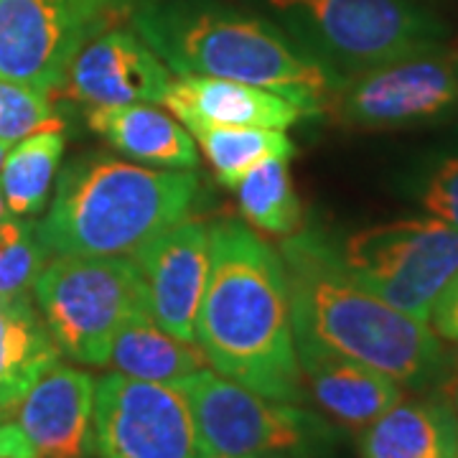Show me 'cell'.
<instances>
[{"label": "cell", "instance_id": "3", "mask_svg": "<svg viewBox=\"0 0 458 458\" xmlns=\"http://www.w3.org/2000/svg\"><path fill=\"white\" fill-rule=\"evenodd\" d=\"M132 31L174 74L245 82L327 113L342 82L270 18L222 0H138Z\"/></svg>", "mask_w": 458, "mask_h": 458}, {"label": "cell", "instance_id": "26", "mask_svg": "<svg viewBox=\"0 0 458 458\" xmlns=\"http://www.w3.org/2000/svg\"><path fill=\"white\" fill-rule=\"evenodd\" d=\"M420 201L430 216L458 232V156L436 165L420 186Z\"/></svg>", "mask_w": 458, "mask_h": 458}, {"label": "cell", "instance_id": "10", "mask_svg": "<svg viewBox=\"0 0 458 458\" xmlns=\"http://www.w3.org/2000/svg\"><path fill=\"white\" fill-rule=\"evenodd\" d=\"M95 458H209L176 385L110 372L95 387Z\"/></svg>", "mask_w": 458, "mask_h": 458}, {"label": "cell", "instance_id": "9", "mask_svg": "<svg viewBox=\"0 0 458 458\" xmlns=\"http://www.w3.org/2000/svg\"><path fill=\"white\" fill-rule=\"evenodd\" d=\"M328 110L360 131H400L458 110V51L430 47L342 77Z\"/></svg>", "mask_w": 458, "mask_h": 458}, {"label": "cell", "instance_id": "17", "mask_svg": "<svg viewBox=\"0 0 458 458\" xmlns=\"http://www.w3.org/2000/svg\"><path fill=\"white\" fill-rule=\"evenodd\" d=\"M361 458H458V410L428 394L400 400L361 430Z\"/></svg>", "mask_w": 458, "mask_h": 458}, {"label": "cell", "instance_id": "29", "mask_svg": "<svg viewBox=\"0 0 458 458\" xmlns=\"http://www.w3.org/2000/svg\"><path fill=\"white\" fill-rule=\"evenodd\" d=\"M92 3H95L99 11L114 23V21H120V18H131L132 5H135L138 0H92Z\"/></svg>", "mask_w": 458, "mask_h": 458}, {"label": "cell", "instance_id": "6", "mask_svg": "<svg viewBox=\"0 0 458 458\" xmlns=\"http://www.w3.org/2000/svg\"><path fill=\"white\" fill-rule=\"evenodd\" d=\"M33 298L62 357L107 367L117 328L148 313V288L125 255H56L33 280Z\"/></svg>", "mask_w": 458, "mask_h": 458}, {"label": "cell", "instance_id": "23", "mask_svg": "<svg viewBox=\"0 0 458 458\" xmlns=\"http://www.w3.org/2000/svg\"><path fill=\"white\" fill-rule=\"evenodd\" d=\"M240 212L252 227L291 237L301 227V201L291 181L288 158H265L234 186Z\"/></svg>", "mask_w": 458, "mask_h": 458}, {"label": "cell", "instance_id": "28", "mask_svg": "<svg viewBox=\"0 0 458 458\" xmlns=\"http://www.w3.org/2000/svg\"><path fill=\"white\" fill-rule=\"evenodd\" d=\"M0 454L11 458H26V448L18 438L16 426L11 423L8 412H3V410H0Z\"/></svg>", "mask_w": 458, "mask_h": 458}, {"label": "cell", "instance_id": "31", "mask_svg": "<svg viewBox=\"0 0 458 458\" xmlns=\"http://www.w3.org/2000/svg\"><path fill=\"white\" fill-rule=\"evenodd\" d=\"M260 458H303V456H291V454H267V456Z\"/></svg>", "mask_w": 458, "mask_h": 458}, {"label": "cell", "instance_id": "20", "mask_svg": "<svg viewBox=\"0 0 458 458\" xmlns=\"http://www.w3.org/2000/svg\"><path fill=\"white\" fill-rule=\"evenodd\" d=\"M107 367L146 382L179 385L181 379L209 367L197 344H186L158 327L150 313H135L117 328Z\"/></svg>", "mask_w": 458, "mask_h": 458}, {"label": "cell", "instance_id": "13", "mask_svg": "<svg viewBox=\"0 0 458 458\" xmlns=\"http://www.w3.org/2000/svg\"><path fill=\"white\" fill-rule=\"evenodd\" d=\"M98 379L72 364H54L8 410L26 458H95Z\"/></svg>", "mask_w": 458, "mask_h": 458}, {"label": "cell", "instance_id": "32", "mask_svg": "<svg viewBox=\"0 0 458 458\" xmlns=\"http://www.w3.org/2000/svg\"><path fill=\"white\" fill-rule=\"evenodd\" d=\"M5 153H8V146H0V165H3V158H5Z\"/></svg>", "mask_w": 458, "mask_h": 458}, {"label": "cell", "instance_id": "4", "mask_svg": "<svg viewBox=\"0 0 458 458\" xmlns=\"http://www.w3.org/2000/svg\"><path fill=\"white\" fill-rule=\"evenodd\" d=\"M197 194L194 171L84 153L62 168L38 234L51 255H132L186 219Z\"/></svg>", "mask_w": 458, "mask_h": 458}, {"label": "cell", "instance_id": "19", "mask_svg": "<svg viewBox=\"0 0 458 458\" xmlns=\"http://www.w3.org/2000/svg\"><path fill=\"white\" fill-rule=\"evenodd\" d=\"M62 352L26 293L0 295V410L16 405Z\"/></svg>", "mask_w": 458, "mask_h": 458}, {"label": "cell", "instance_id": "15", "mask_svg": "<svg viewBox=\"0 0 458 458\" xmlns=\"http://www.w3.org/2000/svg\"><path fill=\"white\" fill-rule=\"evenodd\" d=\"M164 105L186 128L219 125L288 131L295 123L311 117L309 110L278 92L201 74H176Z\"/></svg>", "mask_w": 458, "mask_h": 458}, {"label": "cell", "instance_id": "7", "mask_svg": "<svg viewBox=\"0 0 458 458\" xmlns=\"http://www.w3.org/2000/svg\"><path fill=\"white\" fill-rule=\"evenodd\" d=\"M209 458H260L267 454L318 458L336 443L327 418L295 403H280L232 382L212 367L181 379Z\"/></svg>", "mask_w": 458, "mask_h": 458}, {"label": "cell", "instance_id": "21", "mask_svg": "<svg viewBox=\"0 0 458 458\" xmlns=\"http://www.w3.org/2000/svg\"><path fill=\"white\" fill-rule=\"evenodd\" d=\"M62 156V131L33 132L5 153L0 165V194L5 199L8 212L33 219L47 209Z\"/></svg>", "mask_w": 458, "mask_h": 458}, {"label": "cell", "instance_id": "8", "mask_svg": "<svg viewBox=\"0 0 458 458\" xmlns=\"http://www.w3.org/2000/svg\"><path fill=\"white\" fill-rule=\"evenodd\" d=\"M342 258L367 291L430 324L438 298L458 276V232L436 216L397 219L354 232Z\"/></svg>", "mask_w": 458, "mask_h": 458}, {"label": "cell", "instance_id": "11", "mask_svg": "<svg viewBox=\"0 0 458 458\" xmlns=\"http://www.w3.org/2000/svg\"><path fill=\"white\" fill-rule=\"evenodd\" d=\"M110 26L92 0H0V82L62 92L74 56Z\"/></svg>", "mask_w": 458, "mask_h": 458}, {"label": "cell", "instance_id": "14", "mask_svg": "<svg viewBox=\"0 0 458 458\" xmlns=\"http://www.w3.org/2000/svg\"><path fill=\"white\" fill-rule=\"evenodd\" d=\"M171 69L135 31L105 29L84 44L66 72V98L89 107L164 102Z\"/></svg>", "mask_w": 458, "mask_h": 458}, {"label": "cell", "instance_id": "1", "mask_svg": "<svg viewBox=\"0 0 458 458\" xmlns=\"http://www.w3.org/2000/svg\"><path fill=\"white\" fill-rule=\"evenodd\" d=\"M197 346L214 372L280 403L309 400L280 252L234 219L209 225Z\"/></svg>", "mask_w": 458, "mask_h": 458}, {"label": "cell", "instance_id": "33", "mask_svg": "<svg viewBox=\"0 0 458 458\" xmlns=\"http://www.w3.org/2000/svg\"><path fill=\"white\" fill-rule=\"evenodd\" d=\"M454 405H456V410H458V394H456V400H454Z\"/></svg>", "mask_w": 458, "mask_h": 458}, {"label": "cell", "instance_id": "5", "mask_svg": "<svg viewBox=\"0 0 458 458\" xmlns=\"http://www.w3.org/2000/svg\"><path fill=\"white\" fill-rule=\"evenodd\" d=\"M303 51L349 77L445 41L448 26L415 0H258Z\"/></svg>", "mask_w": 458, "mask_h": 458}, {"label": "cell", "instance_id": "25", "mask_svg": "<svg viewBox=\"0 0 458 458\" xmlns=\"http://www.w3.org/2000/svg\"><path fill=\"white\" fill-rule=\"evenodd\" d=\"M49 98L23 84L0 82V146H16L38 131H64Z\"/></svg>", "mask_w": 458, "mask_h": 458}, {"label": "cell", "instance_id": "24", "mask_svg": "<svg viewBox=\"0 0 458 458\" xmlns=\"http://www.w3.org/2000/svg\"><path fill=\"white\" fill-rule=\"evenodd\" d=\"M49 255L38 222L8 214L0 222V295L23 293L38 278Z\"/></svg>", "mask_w": 458, "mask_h": 458}, {"label": "cell", "instance_id": "16", "mask_svg": "<svg viewBox=\"0 0 458 458\" xmlns=\"http://www.w3.org/2000/svg\"><path fill=\"white\" fill-rule=\"evenodd\" d=\"M309 400L327 418L364 430L405 397V387L379 369L313 344H295Z\"/></svg>", "mask_w": 458, "mask_h": 458}, {"label": "cell", "instance_id": "18", "mask_svg": "<svg viewBox=\"0 0 458 458\" xmlns=\"http://www.w3.org/2000/svg\"><path fill=\"white\" fill-rule=\"evenodd\" d=\"M89 128L114 150L135 164L191 171L199 164V148L189 128L164 110L143 105L89 107Z\"/></svg>", "mask_w": 458, "mask_h": 458}, {"label": "cell", "instance_id": "12", "mask_svg": "<svg viewBox=\"0 0 458 458\" xmlns=\"http://www.w3.org/2000/svg\"><path fill=\"white\" fill-rule=\"evenodd\" d=\"M148 288V313L181 342L197 344V316L209 276V225L181 219L132 252Z\"/></svg>", "mask_w": 458, "mask_h": 458}, {"label": "cell", "instance_id": "22", "mask_svg": "<svg viewBox=\"0 0 458 458\" xmlns=\"http://www.w3.org/2000/svg\"><path fill=\"white\" fill-rule=\"evenodd\" d=\"M189 132L197 138L207 161L212 164L216 181L234 189L247 171L265 158H293V140L285 131L270 128H219V125H194Z\"/></svg>", "mask_w": 458, "mask_h": 458}, {"label": "cell", "instance_id": "30", "mask_svg": "<svg viewBox=\"0 0 458 458\" xmlns=\"http://www.w3.org/2000/svg\"><path fill=\"white\" fill-rule=\"evenodd\" d=\"M8 207H5V199H3V194H0V222H3V219H5V216H8Z\"/></svg>", "mask_w": 458, "mask_h": 458}, {"label": "cell", "instance_id": "34", "mask_svg": "<svg viewBox=\"0 0 458 458\" xmlns=\"http://www.w3.org/2000/svg\"><path fill=\"white\" fill-rule=\"evenodd\" d=\"M0 458H11V456H3V454H0Z\"/></svg>", "mask_w": 458, "mask_h": 458}, {"label": "cell", "instance_id": "2", "mask_svg": "<svg viewBox=\"0 0 458 458\" xmlns=\"http://www.w3.org/2000/svg\"><path fill=\"white\" fill-rule=\"evenodd\" d=\"M295 344H313L379 369L405 390L438 387L448 354L430 324L397 311L354 278L342 250L318 232L280 245Z\"/></svg>", "mask_w": 458, "mask_h": 458}, {"label": "cell", "instance_id": "27", "mask_svg": "<svg viewBox=\"0 0 458 458\" xmlns=\"http://www.w3.org/2000/svg\"><path fill=\"white\" fill-rule=\"evenodd\" d=\"M430 327L438 336L458 344V276L438 298L436 309L430 313Z\"/></svg>", "mask_w": 458, "mask_h": 458}]
</instances>
